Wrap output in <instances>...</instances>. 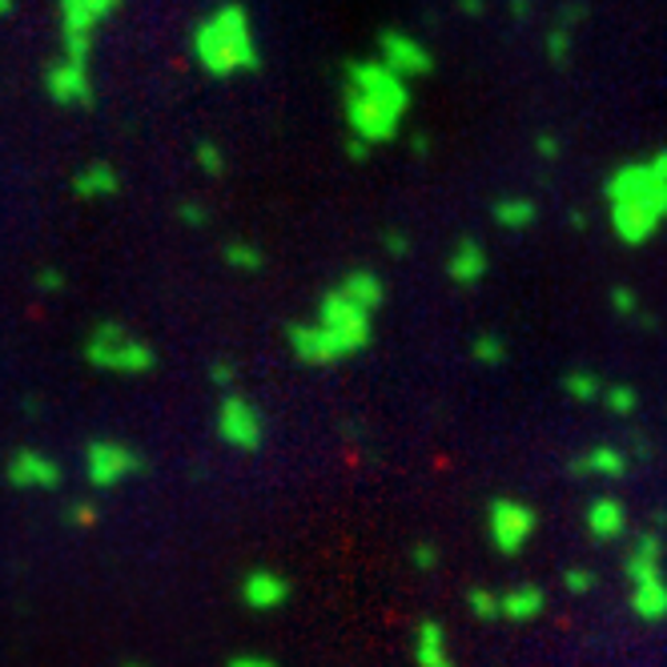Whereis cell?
Masks as SVG:
<instances>
[{
    "label": "cell",
    "instance_id": "cell-32",
    "mask_svg": "<svg viewBox=\"0 0 667 667\" xmlns=\"http://www.w3.org/2000/svg\"><path fill=\"white\" fill-rule=\"evenodd\" d=\"M178 222L186 225V230H205V225H210V210H205V205H198V201H181Z\"/></svg>",
    "mask_w": 667,
    "mask_h": 667
},
{
    "label": "cell",
    "instance_id": "cell-44",
    "mask_svg": "<svg viewBox=\"0 0 667 667\" xmlns=\"http://www.w3.org/2000/svg\"><path fill=\"white\" fill-rule=\"evenodd\" d=\"M511 17L515 21H527L531 17V0H511Z\"/></svg>",
    "mask_w": 667,
    "mask_h": 667
},
{
    "label": "cell",
    "instance_id": "cell-1",
    "mask_svg": "<svg viewBox=\"0 0 667 667\" xmlns=\"http://www.w3.org/2000/svg\"><path fill=\"white\" fill-rule=\"evenodd\" d=\"M411 100V81L394 77L379 56H358L342 65V121L350 137L367 141L370 149L402 134Z\"/></svg>",
    "mask_w": 667,
    "mask_h": 667
},
{
    "label": "cell",
    "instance_id": "cell-37",
    "mask_svg": "<svg viewBox=\"0 0 667 667\" xmlns=\"http://www.w3.org/2000/svg\"><path fill=\"white\" fill-rule=\"evenodd\" d=\"M583 17H587V4H583V0H563V9H559L555 24H563V29H575Z\"/></svg>",
    "mask_w": 667,
    "mask_h": 667
},
{
    "label": "cell",
    "instance_id": "cell-36",
    "mask_svg": "<svg viewBox=\"0 0 667 667\" xmlns=\"http://www.w3.org/2000/svg\"><path fill=\"white\" fill-rule=\"evenodd\" d=\"M534 153L543 157V161H555L563 153V145H559V137L551 129H543V134H534Z\"/></svg>",
    "mask_w": 667,
    "mask_h": 667
},
{
    "label": "cell",
    "instance_id": "cell-21",
    "mask_svg": "<svg viewBox=\"0 0 667 667\" xmlns=\"http://www.w3.org/2000/svg\"><path fill=\"white\" fill-rule=\"evenodd\" d=\"M490 218H495L499 230L523 234V230H531V225L539 222V205H534L531 198H523V193H511V198H499L490 205Z\"/></svg>",
    "mask_w": 667,
    "mask_h": 667
},
{
    "label": "cell",
    "instance_id": "cell-8",
    "mask_svg": "<svg viewBox=\"0 0 667 667\" xmlns=\"http://www.w3.org/2000/svg\"><path fill=\"white\" fill-rule=\"evenodd\" d=\"M539 531V511L515 495H495L487 502V534L499 555H519Z\"/></svg>",
    "mask_w": 667,
    "mask_h": 667
},
{
    "label": "cell",
    "instance_id": "cell-2",
    "mask_svg": "<svg viewBox=\"0 0 667 667\" xmlns=\"http://www.w3.org/2000/svg\"><path fill=\"white\" fill-rule=\"evenodd\" d=\"M603 198H607L612 234L632 250H644L659 234L667 213V153L656 149L615 166L603 181Z\"/></svg>",
    "mask_w": 667,
    "mask_h": 667
},
{
    "label": "cell",
    "instance_id": "cell-27",
    "mask_svg": "<svg viewBox=\"0 0 667 667\" xmlns=\"http://www.w3.org/2000/svg\"><path fill=\"white\" fill-rule=\"evenodd\" d=\"M193 157H198V169L205 178H222L225 173V149L218 141H198Z\"/></svg>",
    "mask_w": 667,
    "mask_h": 667
},
{
    "label": "cell",
    "instance_id": "cell-24",
    "mask_svg": "<svg viewBox=\"0 0 667 667\" xmlns=\"http://www.w3.org/2000/svg\"><path fill=\"white\" fill-rule=\"evenodd\" d=\"M470 358H475L478 367H502L507 362V338L495 330H483L475 334V342H470Z\"/></svg>",
    "mask_w": 667,
    "mask_h": 667
},
{
    "label": "cell",
    "instance_id": "cell-23",
    "mask_svg": "<svg viewBox=\"0 0 667 667\" xmlns=\"http://www.w3.org/2000/svg\"><path fill=\"white\" fill-rule=\"evenodd\" d=\"M563 394H568L571 402H600L603 379L595 374V370L575 367V370H568V374H563Z\"/></svg>",
    "mask_w": 667,
    "mask_h": 667
},
{
    "label": "cell",
    "instance_id": "cell-40",
    "mask_svg": "<svg viewBox=\"0 0 667 667\" xmlns=\"http://www.w3.org/2000/svg\"><path fill=\"white\" fill-rule=\"evenodd\" d=\"M225 667H278L269 656H234Z\"/></svg>",
    "mask_w": 667,
    "mask_h": 667
},
{
    "label": "cell",
    "instance_id": "cell-9",
    "mask_svg": "<svg viewBox=\"0 0 667 667\" xmlns=\"http://www.w3.org/2000/svg\"><path fill=\"white\" fill-rule=\"evenodd\" d=\"M145 470V455L121 438H93L85 446V478L97 490H113Z\"/></svg>",
    "mask_w": 667,
    "mask_h": 667
},
{
    "label": "cell",
    "instance_id": "cell-45",
    "mask_svg": "<svg viewBox=\"0 0 667 667\" xmlns=\"http://www.w3.org/2000/svg\"><path fill=\"white\" fill-rule=\"evenodd\" d=\"M632 451H635V458H647V451H652V443H647L644 434H635V438H632Z\"/></svg>",
    "mask_w": 667,
    "mask_h": 667
},
{
    "label": "cell",
    "instance_id": "cell-35",
    "mask_svg": "<svg viewBox=\"0 0 667 667\" xmlns=\"http://www.w3.org/2000/svg\"><path fill=\"white\" fill-rule=\"evenodd\" d=\"M210 382L218 390H234V382H237V370H234V362H225V358H218L210 367Z\"/></svg>",
    "mask_w": 667,
    "mask_h": 667
},
{
    "label": "cell",
    "instance_id": "cell-11",
    "mask_svg": "<svg viewBox=\"0 0 667 667\" xmlns=\"http://www.w3.org/2000/svg\"><path fill=\"white\" fill-rule=\"evenodd\" d=\"M379 61L402 81H419L434 73V53L426 41L402 33V29H382L379 33Z\"/></svg>",
    "mask_w": 667,
    "mask_h": 667
},
{
    "label": "cell",
    "instance_id": "cell-47",
    "mask_svg": "<svg viewBox=\"0 0 667 667\" xmlns=\"http://www.w3.org/2000/svg\"><path fill=\"white\" fill-rule=\"evenodd\" d=\"M21 411H24V414H36V411H41V399H24V402H21Z\"/></svg>",
    "mask_w": 667,
    "mask_h": 667
},
{
    "label": "cell",
    "instance_id": "cell-33",
    "mask_svg": "<svg viewBox=\"0 0 667 667\" xmlns=\"http://www.w3.org/2000/svg\"><path fill=\"white\" fill-rule=\"evenodd\" d=\"M563 587H568L571 595H587V591L595 587V571H591V568H568V575H563Z\"/></svg>",
    "mask_w": 667,
    "mask_h": 667
},
{
    "label": "cell",
    "instance_id": "cell-31",
    "mask_svg": "<svg viewBox=\"0 0 667 667\" xmlns=\"http://www.w3.org/2000/svg\"><path fill=\"white\" fill-rule=\"evenodd\" d=\"M65 523H68V527H93V523H97V502L73 499V502L65 507Z\"/></svg>",
    "mask_w": 667,
    "mask_h": 667
},
{
    "label": "cell",
    "instance_id": "cell-14",
    "mask_svg": "<svg viewBox=\"0 0 667 667\" xmlns=\"http://www.w3.org/2000/svg\"><path fill=\"white\" fill-rule=\"evenodd\" d=\"M583 523H587V534L595 543H620L623 534H627V523H632V519H627L623 499H615V495H595V499L587 502Z\"/></svg>",
    "mask_w": 667,
    "mask_h": 667
},
{
    "label": "cell",
    "instance_id": "cell-34",
    "mask_svg": "<svg viewBox=\"0 0 667 667\" xmlns=\"http://www.w3.org/2000/svg\"><path fill=\"white\" fill-rule=\"evenodd\" d=\"M65 282L68 278L56 266H41V269H36V289H41V294H61V289H65Z\"/></svg>",
    "mask_w": 667,
    "mask_h": 667
},
{
    "label": "cell",
    "instance_id": "cell-22",
    "mask_svg": "<svg viewBox=\"0 0 667 667\" xmlns=\"http://www.w3.org/2000/svg\"><path fill=\"white\" fill-rule=\"evenodd\" d=\"M222 262L230 269H237V274H257V269L266 266V254L257 250L254 242H242V237H230V242L222 245Z\"/></svg>",
    "mask_w": 667,
    "mask_h": 667
},
{
    "label": "cell",
    "instance_id": "cell-48",
    "mask_svg": "<svg viewBox=\"0 0 667 667\" xmlns=\"http://www.w3.org/2000/svg\"><path fill=\"white\" fill-rule=\"evenodd\" d=\"M121 667H149V664H137V659H129V664H121Z\"/></svg>",
    "mask_w": 667,
    "mask_h": 667
},
{
    "label": "cell",
    "instance_id": "cell-6",
    "mask_svg": "<svg viewBox=\"0 0 667 667\" xmlns=\"http://www.w3.org/2000/svg\"><path fill=\"white\" fill-rule=\"evenodd\" d=\"M125 0H56V21H61V56L68 61H93L97 33L121 12Z\"/></svg>",
    "mask_w": 667,
    "mask_h": 667
},
{
    "label": "cell",
    "instance_id": "cell-25",
    "mask_svg": "<svg viewBox=\"0 0 667 667\" xmlns=\"http://www.w3.org/2000/svg\"><path fill=\"white\" fill-rule=\"evenodd\" d=\"M543 53L555 68H571V56H575V29L551 24V33H547V41H543Z\"/></svg>",
    "mask_w": 667,
    "mask_h": 667
},
{
    "label": "cell",
    "instance_id": "cell-17",
    "mask_svg": "<svg viewBox=\"0 0 667 667\" xmlns=\"http://www.w3.org/2000/svg\"><path fill=\"white\" fill-rule=\"evenodd\" d=\"M73 198L81 201H105V198H117V190H121V173H117V166H109V161H85V166H77V173H73Z\"/></svg>",
    "mask_w": 667,
    "mask_h": 667
},
{
    "label": "cell",
    "instance_id": "cell-43",
    "mask_svg": "<svg viewBox=\"0 0 667 667\" xmlns=\"http://www.w3.org/2000/svg\"><path fill=\"white\" fill-rule=\"evenodd\" d=\"M568 225H571V230H575V234H583V230H587V225H591V218H587V213H583V210H571V213H568Z\"/></svg>",
    "mask_w": 667,
    "mask_h": 667
},
{
    "label": "cell",
    "instance_id": "cell-26",
    "mask_svg": "<svg viewBox=\"0 0 667 667\" xmlns=\"http://www.w3.org/2000/svg\"><path fill=\"white\" fill-rule=\"evenodd\" d=\"M600 402L607 406V414H615V419H632V414L639 411V390L627 387V382H615V387H603Z\"/></svg>",
    "mask_w": 667,
    "mask_h": 667
},
{
    "label": "cell",
    "instance_id": "cell-46",
    "mask_svg": "<svg viewBox=\"0 0 667 667\" xmlns=\"http://www.w3.org/2000/svg\"><path fill=\"white\" fill-rule=\"evenodd\" d=\"M12 12H17V0H0V21H9Z\"/></svg>",
    "mask_w": 667,
    "mask_h": 667
},
{
    "label": "cell",
    "instance_id": "cell-19",
    "mask_svg": "<svg viewBox=\"0 0 667 667\" xmlns=\"http://www.w3.org/2000/svg\"><path fill=\"white\" fill-rule=\"evenodd\" d=\"M547 607V591L534 587V583H515L511 591L499 595V620H511V623H531L539 620Z\"/></svg>",
    "mask_w": 667,
    "mask_h": 667
},
{
    "label": "cell",
    "instance_id": "cell-18",
    "mask_svg": "<svg viewBox=\"0 0 667 667\" xmlns=\"http://www.w3.org/2000/svg\"><path fill=\"white\" fill-rule=\"evenodd\" d=\"M338 289H342L354 306H362L367 314L382 310V301H387V282L379 278V269H370V266L346 269L342 282H338Z\"/></svg>",
    "mask_w": 667,
    "mask_h": 667
},
{
    "label": "cell",
    "instance_id": "cell-28",
    "mask_svg": "<svg viewBox=\"0 0 667 667\" xmlns=\"http://www.w3.org/2000/svg\"><path fill=\"white\" fill-rule=\"evenodd\" d=\"M467 607L475 612V620H499V595L487 587H475L467 595Z\"/></svg>",
    "mask_w": 667,
    "mask_h": 667
},
{
    "label": "cell",
    "instance_id": "cell-30",
    "mask_svg": "<svg viewBox=\"0 0 667 667\" xmlns=\"http://www.w3.org/2000/svg\"><path fill=\"white\" fill-rule=\"evenodd\" d=\"M382 250H387L390 257H411L414 242L406 230H399V225H390V230H382Z\"/></svg>",
    "mask_w": 667,
    "mask_h": 667
},
{
    "label": "cell",
    "instance_id": "cell-12",
    "mask_svg": "<svg viewBox=\"0 0 667 667\" xmlns=\"http://www.w3.org/2000/svg\"><path fill=\"white\" fill-rule=\"evenodd\" d=\"M4 478L17 490H56L65 483V470L53 455L36 451V446H17L4 463Z\"/></svg>",
    "mask_w": 667,
    "mask_h": 667
},
{
    "label": "cell",
    "instance_id": "cell-39",
    "mask_svg": "<svg viewBox=\"0 0 667 667\" xmlns=\"http://www.w3.org/2000/svg\"><path fill=\"white\" fill-rule=\"evenodd\" d=\"M342 153H346V161H350V166H362V161H367V157H370V145H367V141H358V137H350V134H346V141H342Z\"/></svg>",
    "mask_w": 667,
    "mask_h": 667
},
{
    "label": "cell",
    "instance_id": "cell-7",
    "mask_svg": "<svg viewBox=\"0 0 667 667\" xmlns=\"http://www.w3.org/2000/svg\"><path fill=\"white\" fill-rule=\"evenodd\" d=\"M213 434L237 455H257L266 443V419H262L254 399L225 390L222 402H218V414H213Z\"/></svg>",
    "mask_w": 667,
    "mask_h": 667
},
{
    "label": "cell",
    "instance_id": "cell-38",
    "mask_svg": "<svg viewBox=\"0 0 667 667\" xmlns=\"http://www.w3.org/2000/svg\"><path fill=\"white\" fill-rule=\"evenodd\" d=\"M411 563H414L419 571L438 568V547H434V543H419V547L411 551Z\"/></svg>",
    "mask_w": 667,
    "mask_h": 667
},
{
    "label": "cell",
    "instance_id": "cell-13",
    "mask_svg": "<svg viewBox=\"0 0 667 667\" xmlns=\"http://www.w3.org/2000/svg\"><path fill=\"white\" fill-rule=\"evenodd\" d=\"M242 603L250 612H278L282 603H289V579L269 568H254L242 575Z\"/></svg>",
    "mask_w": 667,
    "mask_h": 667
},
{
    "label": "cell",
    "instance_id": "cell-15",
    "mask_svg": "<svg viewBox=\"0 0 667 667\" xmlns=\"http://www.w3.org/2000/svg\"><path fill=\"white\" fill-rule=\"evenodd\" d=\"M627 463H632V455H627L623 446L595 443V446H587L583 455L571 458L568 470H571V478H623L627 475Z\"/></svg>",
    "mask_w": 667,
    "mask_h": 667
},
{
    "label": "cell",
    "instance_id": "cell-16",
    "mask_svg": "<svg viewBox=\"0 0 667 667\" xmlns=\"http://www.w3.org/2000/svg\"><path fill=\"white\" fill-rule=\"evenodd\" d=\"M487 269H490L487 245L478 242V237H458L451 257H446V278L455 282V286L470 289L487 278Z\"/></svg>",
    "mask_w": 667,
    "mask_h": 667
},
{
    "label": "cell",
    "instance_id": "cell-10",
    "mask_svg": "<svg viewBox=\"0 0 667 667\" xmlns=\"http://www.w3.org/2000/svg\"><path fill=\"white\" fill-rule=\"evenodd\" d=\"M45 97L61 109H89L97 89H93V73L85 61H68V56H53L45 65Z\"/></svg>",
    "mask_w": 667,
    "mask_h": 667
},
{
    "label": "cell",
    "instance_id": "cell-20",
    "mask_svg": "<svg viewBox=\"0 0 667 667\" xmlns=\"http://www.w3.org/2000/svg\"><path fill=\"white\" fill-rule=\"evenodd\" d=\"M414 664L419 667H455L446 656V632L438 620H423L414 627Z\"/></svg>",
    "mask_w": 667,
    "mask_h": 667
},
{
    "label": "cell",
    "instance_id": "cell-42",
    "mask_svg": "<svg viewBox=\"0 0 667 667\" xmlns=\"http://www.w3.org/2000/svg\"><path fill=\"white\" fill-rule=\"evenodd\" d=\"M411 153H414V157H426V153H431V137H426V134H411Z\"/></svg>",
    "mask_w": 667,
    "mask_h": 667
},
{
    "label": "cell",
    "instance_id": "cell-29",
    "mask_svg": "<svg viewBox=\"0 0 667 667\" xmlns=\"http://www.w3.org/2000/svg\"><path fill=\"white\" fill-rule=\"evenodd\" d=\"M612 310L620 314V318H635V314L644 310V301H639V294H635L632 286H615L612 289Z\"/></svg>",
    "mask_w": 667,
    "mask_h": 667
},
{
    "label": "cell",
    "instance_id": "cell-41",
    "mask_svg": "<svg viewBox=\"0 0 667 667\" xmlns=\"http://www.w3.org/2000/svg\"><path fill=\"white\" fill-rule=\"evenodd\" d=\"M458 12H463V17H483V12H487V0H458Z\"/></svg>",
    "mask_w": 667,
    "mask_h": 667
},
{
    "label": "cell",
    "instance_id": "cell-4",
    "mask_svg": "<svg viewBox=\"0 0 667 667\" xmlns=\"http://www.w3.org/2000/svg\"><path fill=\"white\" fill-rule=\"evenodd\" d=\"M190 53L198 68L213 81H230L262 68V45L254 33V17L237 0L213 4L190 33Z\"/></svg>",
    "mask_w": 667,
    "mask_h": 667
},
{
    "label": "cell",
    "instance_id": "cell-5",
    "mask_svg": "<svg viewBox=\"0 0 667 667\" xmlns=\"http://www.w3.org/2000/svg\"><path fill=\"white\" fill-rule=\"evenodd\" d=\"M81 350H85V362L93 370L121 374V379H141V374L157 370V350L121 322H97Z\"/></svg>",
    "mask_w": 667,
    "mask_h": 667
},
{
    "label": "cell",
    "instance_id": "cell-3",
    "mask_svg": "<svg viewBox=\"0 0 667 667\" xmlns=\"http://www.w3.org/2000/svg\"><path fill=\"white\" fill-rule=\"evenodd\" d=\"M370 342H374V314L354 306L338 286H330L318 298L314 318L286 326L289 354L298 358L301 367H334L342 358L362 354Z\"/></svg>",
    "mask_w": 667,
    "mask_h": 667
}]
</instances>
